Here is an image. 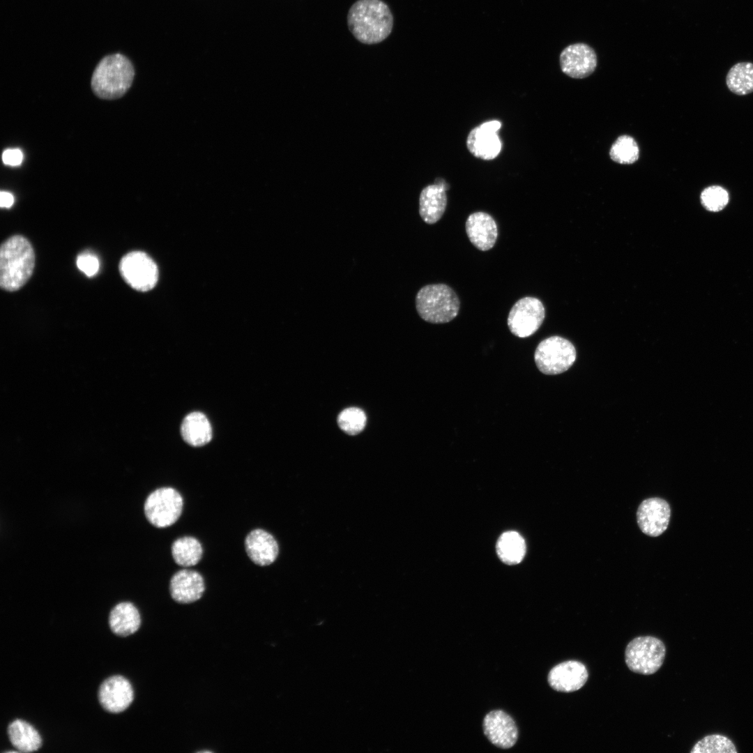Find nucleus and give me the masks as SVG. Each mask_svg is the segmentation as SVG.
Returning <instances> with one entry per match:
<instances>
[{
    "label": "nucleus",
    "instance_id": "25",
    "mask_svg": "<svg viewBox=\"0 0 753 753\" xmlns=\"http://www.w3.org/2000/svg\"><path fill=\"white\" fill-rule=\"evenodd\" d=\"M728 89L739 96L753 92V63L744 61L733 65L726 77Z\"/></svg>",
    "mask_w": 753,
    "mask_h": 753
},
{
    "label": "nucleus",
    "instance_id": "21",
    "mask_svg": "<svg viewBox=\"0 0 753 753\" xmlns=\"http://www.w3.org/2000/svg\"><path fill=\"white\" fill-rule=\"evenodd\" d=\"M181 432L184 441L193 446L208 443L212 437L211 424L204 414L193 412L183 419Z\"/></svg>",
    "mask_w": 753,
    "mask_h": 753
},
{
    "label": "nucleus",
    "instance_id": "17",
    "mask_svg": "<svg viewBox=\"0 0 753 753\" xmlns=\"http://www.w3.org/2000/svg\"><path fill=\"white\" fill-rule=\"evenodd\" d=\"M204 591V578L195 570H181L170 579V595L174 600L179 603L194 602L201 598Z\"/></svg>",
    "mask_w": 753,
    "mask_h": 753
},
{
    "label": "nucleus",
    "instance_id": "11",
    "mask_svg": "<svg viewBox=\"0 0 753 753\" xmlns=\"http://www.w3.org/2000/svg\"><path fill=\"white\" fill-rule=\"evenodd\" d=\"M501 123L496 120L485 122L473 128L466 139V146L476 158L490 160L498 156L502 143L497 135Z\"/></svg>",
    "mask_w": 753,
    "mask_h": 753
},
{
    "label": "nucleus",
    "instance_id": "14",
    "mask_svg": "<svg viewBox=\"0 0 753 753\" xmlns=\"http://www.w3.org/2000/svg\"><path fill=\"white\" fill-rule=\"evenodd\" d=\"M483 731L493 745L502 749L514 746L518 738V729L513 719L499 710L491 711L485 717Z\"/></svg>",
    "mask_w": 753,
    "mask_h": 753
},
{
    "label": "nucleus",
    "instance_id": "30",
    "mask_svg": "<svg viewBox=\"0 0 753 753\" xmlns=\"http://www.w3.org/2000/svg\"><path fill=\"white\" fill-rule=\"evenodd\" d=\"M76 264L77 268L88 277L94 276L100 266L98 259L91 252H83L78 255Z\"/></svg>",
    "mask_w": 753,
    "mask_h": 753
},
{
    "label": "nucleus",
    "instance_id": "32",
    "mask_svg": "<svg viewBox=\"0 0 753 753\" xmlns=\"http://www.w3.org/2000/svg\"><path fill=\"white\" fill-rule=\"evenodd\" d=\"M14 202L12 194L8 192L1 191L0 194V206L1 208H10Z\"/></svg>",
    "mask_w": 753,
    "mask_h": 753
},
{
    "label": "nucleus",
    "instance_id": "28",
    "mask_svg": "<svg viewBox=\"0 0 753 753\" xmlns=\"http://www.w3.org/2000/svg\"><path fill=\"white\" fill-rule=\"evenodd\" d=\"M366 421L364 411L356 407L345 409L337 417L339 427L349 435H356L363 431Z\"/></svg>",
    "mask_w": 753,
    "mask_h": 753
},
{
    "label": "nucleus",
    "instance_id": "2",
    "mask_svg": "<svg viewBox=\"0 0 753 753\" xmlns=\"http://www.w3.org/2000/svg\"><path fill=\"white\" fill-rule=\"evenodd\" d=\"M35 253L31 243L21 235L6 239L0 248V286L7 291L21 289L31 277Z\"/></svg>",
    "mask_w": 753,
    "mask_h": 753
},
{
    "label": "nucleus",
    "instance_id": "10",
    "mask_svg": "<svg viewBox=\"0 0 753 753\" xmlns=\"http://www.w3.org/2000/svg\"><path fill=\"white\" fill-rule=\"evenodd\" d=\"M559 63L564 74L572 78L582 79L594 72L598 58L594 49L590 45L577 43L569 45L562 50Z\"/></svg>",
    "mask_w": 753,
    "mask_h": 753
},
{
    "label": "nucleus",
    "instance_id": "27",
    "mask_svg": "<svg viewBox=\"0 0 753 753\" xmlns=\"http://www.w3.org/2000/svg\"><path fill=\"white\" fill-rule=\"evenodd\" d=\"M691 753H736L737 750L733 742L727 737L713 734L699 740L690 751Z\"/></svg>",
    "mask_w": 753,
    "mask_h": 753
},
{
    "label": "nucleus",
    "instance_id": "9",
    "mask_svg": "<svg viewBox=\"0 0 753 753\" xmlns=\"http://www.w3.org/2000/svg\"><path fill=\"white\" fill-rule=\"evenodd\" d=\"M545 310L540 300L526 296L512 307L508 317V326L515 336L524 338L534 334L542 325Z\"/></svg>",
    "mask_w": 753,
    "mask_h": 753
},
{
    "label": "nucleus",
    "instance_id": "24",
    "mask_svg": "<svg viewBox=\"0 0 753 753\" xmlns=\"http://www.w3.org/2000/svg\"><path fill=\"white\" fill-rule=\"evenodd\" d=\"M171 550L175 563L184 568L197 565L203 554L199 541L191 536H184L174 540Z\"/></svg>",
    "mask_w": 753,
    "mask_h": 753
},
{
    "label": "nucleus",
    "instance_id": "20",
    "mask_svg": "<svg viewBox=\"0 0 753 753\" xmlns=\"http://www.w3.org/2000/svg\"><path fill=\"white\" fill-rule=\"evenodd\" d=\"M141 617L137 607L131 602L117 604L111 610L109 625L116 634L126 637L135 633L140 627Z\"/></svg>",
    "mask_w": 753,
    "mask_h": 753
},
{
    "label": "nucleus",
    "instance_id": "22",
    "mask_svg": "<svg viewBox=\"0 0 753 753\" xmlns=\"http://www.w3.org/2000/svg\"><path fill=\"white\" fill-rule=\"evenodd\" d=\"M7 733L11 744L19 752H35L41 746L42 739L39 733L24 720H15L10 723Z\"/></svg>",
    "mask_w": 753,
    "mask_h": 753
},
{
    "label": "nucleus",
    "instance_id": "15",
    "mask_svg": "<svg viewBox=\"0 0 753 753\" xmlns=\"http://www.w3.org/2000/svg\"><path fill=\"white\" fill-rule=\"evenodd\" d=\"M588 678V670L582 662L568 660L554 667L548 674L547 680L556 691L572 692L581 688Z\"/></svg>",
    "mask_w": 753,
    "mask_h": 753
},
{
    "label": "nucleus",
    "instance_id": "16",
    "mask_svg": "<svg viewBox=\"0 0 753 753\" xmlns=\"http://www.w3.org/2000/svg\"><path fill=\"white\" fill-rule=\"evenodd\" d=\"M465 229L471 243L481 251L492 249L496 242V222L485 212L478 211L470 214L466 219Z\"/></svg>",
    "mask_w": 753,
    "mask_h": 753
},
{
    "label": "nucleus",
    "instance_id": "8",
    "mask_svg": "<svg viewBox=\"0 0 753 753\" xmlns=\"http://www.w3.org/2000/svg\"><path fill=\"white\" fill-rule=\"evenodd\" d=\"M119 270L124 281L139 291L152 289L158 280L156 264L142 251H132L125 254L119 261Z\"/></svg>",
    "mask_w": 753,
    "mask_h": 753
},
{
    "label": "nucleus",
    "instance_id": "5",
    "mask_svg": "<svg viewBox=\"0 0 753 753\" xmlns=\"http://www.w3.org/2000/svg\"><path fill=\"white\" fill-rule=\"evenodd\" d=\"M665 654V646L658 638L652 636L638 637L627 645L625 660L630 671L651 675L662 667Z\"/></svg>",
    "mask_w": 753,
    "mask_h": 753
},
{
    "label": "nucleus",
    "instance_id": "19",
    "mask_svg": "<svg viewBox=\"0 0 753 753\" xmlns=\"http://www.w3.org/2000/svg\"><path fill=\"white\" fill-rule=\"evenodd\" d=\"M447 205V195L443 184L435 183L425 187L419 197V214L427 224L432 225L443 216Z\"/></svg>",
    "mask_w": 753,
    "mask_h": 753
},
{
    "label": "nucleus",
    "instance_id": "7",
    "mask_svg": "<svg viewBox=\"0 0 753 753\" xmlns=\"http://www.w3.org/2000/svg\"><path fill=\"white\" fill-rule=\"evenodd\" d=\"M183 506L181 494L172 487H164L156 489L147 496L144 510L151 524L163 528L176 522L182 513Z\"/></svg>",
    "mask_w": 753,
    "mask_h": 753
},
{
    "label": "nucleus",
    "instance_id": "31",
    "mask_svg": "<svg viewBox=\"0 0 753 753\" xmlns=\"http://www.w3.org/2000/svg\"><path fill=\"white\" fill-rule=\"evenodd\" d=\"M2 160L6 165L17 166L22 162L23 153L18 149H7L3 153Z\"/></svg>",
    "mask_w": 753,
    "mask_h": 753
},
{
    "label": "nucleus",
    "instance_id": "18",
    "mask_svg": "<svg viewBox=\"0 0 753 753\" xmlns=\"http://www.w3.org/2000/svg\"><path fill=\"white\" fill-rule=\"evenodd\" d=\"M245 548L250 559L260 566L273 563L279 553V546L275 538L261 528L254 529L247 535Z\"/></svg>",
    "mask_w": 753,
    "mask_h": 753
},
{
    "label": "nucleus",
    "instance_id": "13",
    "mask_svg": "<svg viewBox=\"0 0 753 753\" xmlns=\"http://www.w3.org/2000/svg\"><path fill=\"white\" fill-rule=\"evenodd\" d=\"M133 699L134 691L130 683L121 676L109 677L99 687L100 703L109 713H119L125 710Z\"/></svg>",
    "mask_w": 753,
    "mask_h": 753
},
{
    "label": "nucleus",
    "instance_id": "6",
    "mask_svg": "<svg viewBox=\"0 0 753 753\" xmlns=\"http://www.w3.org/2000/svg\"><path fill=\"white\" fill-rule=\"evenodd\" d=\"M538 370L545 374H558L567 371L576 360L575 346L560 336H552L541 341L534 354Z\"/></svg>",
    "mask_w": 753,
    "mask_h": 753
},
{
    "label": "nucleus",
    "instance_id": "26",
    "mask_svg": "<svg viewBox=\"0 0 753 753\" xmlns=\"http://www.w3.org/2000/svg\"><path fill=\"white\" fill-rule=\"evenodd\" d=\"M639 150L636 141L630 136L621 135L609 151L612 160L619 164H632L639 158Z\"/></svg>",
    "mask_w": 753,
    "mask_h": 753
},
{
    "label": "nucleus",
    "instance_id": "1",
    "mask_svg": "<svg viewBox=\"0 0 753 753\" xmlns=\"http://www.w3.org/2000/svg\"><path fill=\"white\" fill-rule=\"evenodd\" d=\"M347 24L359 42L373 45L382 42L391 33L393 16L381 0H357L349 8Z\"/></svg>",
    "mask_w": 753,
    "mask_h": 753
},
{
    "label": "nucleus",
    "instance_id": "4",
    "mask_svg": "<svg viewBox=\"0 0 753 753\" xmlns=\"http://www.w3.org/2000/svg\"><path fill=\"white\" fill-rule=\"evenodd\" d=\"M460 301L454 290L446 284H432L423 287L416 296L418 315L432 324H444L458 314Z\"/></svg>",
    "mask_w": 753,
    "mask_h": 753
},
{
    "label": "nucleus",
    "instance_id": "12",
    "mask_svg": "<svg viewBox=\"0 0 753 753\" xmlns=\"http://www.w3.org/2000/svg\"><path fill=\"white\" fill-rule=\"evenodd\" d=\"M670 515V507L665 500L649 498L643 501L637 509V524L644 534L657 537L667 528Z\"/></svg>",
    "mask_w": 753,
    "mask_h": 753
},
{
    "label": "nucleus",
    "instance_id": "3",
    "mask_svg": "<svg viewBox=\"0 0 753 753\" xmlns=\"http://www.w3.org/2000/svg\"><path fill=\"white\" fill-rule=\"evenodd\" d=\"M135 68L125 55L115 53L104 56L97 64L91 81V89L98 97L114 100L122 97L130 88Z\"/></svg>",
    "mask_w": 753,
    "mask_h": 753
},
{
    "label": "nucleus",
    "instance_id": "29",
    "mask_svg": "<svg viewBox=\"0 0 753 753\" xmlns=\"http://www.w3.org/2000/svg\"><path fill=\"white\" fill-rule=\"evenodd\" d=\"M700 197L704 208L714 212L723 209L729 201L727 191L719 185H712L705 188Z\"/></svg>",
    "mask_w": 753,
    "mask_h": 753
},
{
    "label": "nucleus",
    "instance_id": "23",
    "mask_svg": "<svg viewBox=\"0 0 753 753\" xmlns=\"http://www.w3.org/2000/svg\"><path fill=\"white\" fill-rule=\"evenodd\" d=\"M496 552L499 558L505 564L519 563L526 554L525 541L519 533L506 531L498 539Z\"/></svg>",
    "mask_w": 753,
    "mask_h": 753
}]
</instances>
